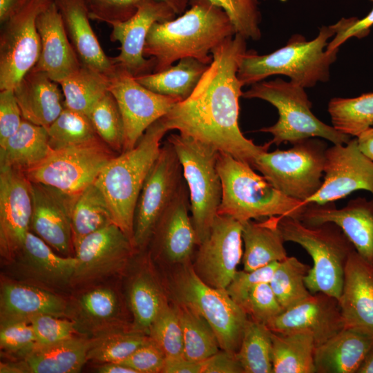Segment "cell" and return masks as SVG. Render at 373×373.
Here are the masks:
<instances>
[{"label": "cell", "instance_id": "cell-37", "mask_svg": "<svg viewBox=\"0 0 373 373\" xmlns=\"http://www.w3.org/2000/svg\"><path fill=\"white\" fill-rule=\"evenodd\" d=\"M273 373H316L313 337L304 333L271 332Z\"/></svg>", "mask_w": 373, "mask_h": 373}, {"label": "cell", "instance_id": "cell-6", "mask_svg": "<svg viewBox=\"0 0 373 373\" xmlns=\"http://www.w3.org/2000/svg\"><path fill=\"white\" fill-rule=\"evenodd\" d=\"M278 227L285 242L300 245L311 256L313 266L305 277L311 294L323 292L339 298L345 268L354 245L333 222L308 226L299 219L278 216Z\"/></svg>", "mask_w": 373, "mask_h": 373}, {"label": "cell", "instance_id": "cell-11", "mask_svg": "<svg viewBox=\"0 0 373 373\" xmlns=\"http://www.w3.org/2000/svg\"><path fill=\"white\" fill-rule=\"evenodd\" d=\"M117 155L98 137L81 144L51 150L44 160L24 174L32 182L77 195L95 182Z\"/></svg>", "mask_w": 373, "mask_h": 373}, {"label": "cell", "instance_id": "cell-40", "mask_svg": "<svg viewBox=\"0 0 373 373\" xmlns=\"http://www.w3.org/2000/svg\"><path fill=\"white\" fill-rule=\"evenodd\" d=\"M182 328L183 357L190 361L200 362L221 349L217 336L209 323L189 307L173 302Z\"/></svg>", "mask_w": 373, "mask_h": 373}, {"label": "cell", "instance_id": "cell-26", "mask_svg": "<svg viewBox=\"0 0 373 373\" xmlns=\"http://www.w3.org/2000/svg\"><path fill=\"white\" fill-rule=\"evenodd\" d=\"M90 338L76 335L50 345L35 343L20 360L1 363V373H77L87 361Z\"/></svg>", "mask_w": 373, "mask_h": 373}, {"label": "cell", "instance_id": "cell-2", "mask_svg": "<svg viewBox=\"0 0 373 373\" xmlns=\"http://www.w3.org/2000/svg\"><path fill=\"white\" fill-rule=\"evenodd\" d=\"M189 5L180 17L155 22L150 28L143 53L155 60L153 73L185 57L211 64V50L236 34L227 12L209 0H189Z\"/></svg>", "mask_w": 373, "mask_h": 373}, {"label": "cell", "instance_id": "cell-44", "mask_svg": "<svg viewBox=\"0 0 373 373\" xmlns=\"http://www.w3.org/2000/svg\"><path fill=\"white\" fill-rule=\"evenodd\" d=\"M310 268L294 256H287L279 262L269 285L284 310L312 294L305 285Z\"/></svg>", "mask_w": 373, "mask_h": 373}, {"label": "cell", "instance_id": "cell-31", "mask_svg": "<svg viewBox=\"0 0 373 373\" xmlns=\"http://www.w3.org/2000/svg\"><path fill=\"white\" fill-rule=\"evenodd\" d=\"M14 93L23 119L46 128L65 108L60 85L46 73L34 69L21 79Z\"/></svg>", "mask_w": 373, "mask_h": 373}, {"label": "cell", "instance_id": "cell-30", "mask_svg": "<svg viewBox=\"0 0 373 373\" xmlns=\"http://www.w3.org/2000/svg\"><path fill=\"white\" fill-rule=\"evenodd\" d=\"M61 16L69 41L81 64L109 75L115 69L112 57L106 55L90 23L83 0H54Z\"/></svg>", "mask_w": 373, "mask_h": 373}, {"label": "cell", "instance_id": "cell-22", "mask_svg": "<svg viewBox=\"0 0 373 373\" xmlns=\"http://www.w3.org/2000/svg\"><path fill=\"white\" fill-rule=\"evenodd\" d=\"M189 212V194L184 182L151 238V254L156 258L176 265L191 262L198 240Z\"/></svg>", "mask_w": 373, "mask_h": 373}, {"label": "cell", "instance_id": "cell-55", "mask_svg": "<svg viewBox=\"0 0 373 373\" xmlns=\"http://www.w3.org/2000/svg\"><path fill=\"white\" fill-rule=\"evenodd\" d=\"M373 26V8L363 18L356 17L341 18L336 23L331 25L335 35L333 39L328 43L326 50L331 52L339 47L351 37L358 39L367 36L370 28Z\"/></svg>", "mask_w": 373, "mask_h": 373}, {"label": "cell", "instance_id": "cell-3", "mask_svg": "<svg viewBox=\"0 0 373 373\" xmlns=\"http://www.w3.org/2000/svg\"><path fill=\"white\" fill-rule=\"evenodd\" d=\"M334 35L331 26H323L317 37L311 41L295 35L285 46L270 54L260 55L254 50H247L240 62L238 79L244 86L274 75H283L304 88L327 82L330 66L338 52V49L326 50L329 39Z\"/></svg>", "mask_w": 373, "mask_h": 373}, {"label": "cell", "instance_id": "cell-45", "mask_svg": "<svg viewBox=\"0 0 373 373\" xmlns=\"http://www.w3.org/2000/svg\"><path fill=\"white\" fill-rule=\"evenodd\" d=\"M47 131L52 150L81 144L99 137L88 116L67 108Z\"/></svg>", "mask_w": 373, "mask_h": 373}, {"label": "cell", "instance_id": "cell-8", "mask_svg": "<svg viewBox=\"0 0 373 373\" xmlns=\"http://www.w3.org/2000/svg\"><path fill=\"white\" fill-rule=\"evenodd\" d=\"M167 284L173 302L189 307L209 323L221 350L238 352L249 318L226 289L204 283L193 271L191 262L177 265Z\"/></svg>", "mask_w": 373, "mask_h": 373}, {"label": "cell", "instance_id": "cell-17", "mask_svg": "<svg viewBox=\"0 0 373 373\" xmlns=\"http://www.w3.org/2000/svg\"><path fill=\"white\" fill-rule=\"evenodd\" d=\"M358 190L373 194V160L360 150L356 137L327 149L322 186L305 203L334 202Z\"/></svg>", "mask_w": 373, "mask_h": 373}, {"label": "cell", "instance_id": "cell-9", "mask_svg": "<svg viewBox=\"0 0 373 373\" xmlns=\"http://www.w3.org/2000/svg\"><path fill=\"white\" fill-rule=\"evenodd\" d=\"M166 140L173 146L182 166L198 245L209 233L222 200V186L217 169L216 148L180 133Z\"/></svg>", "mask_w": 373, "mask_h": 373}, {"label": "cell", "instance_id": "cell-41", "mask_svg": "<svg viewBox=\"0 0 373 373\" xmlns=\"http://www.w3.org/2000/svg\"><path fill=\"white\" fill-rule=\"evenodd\" d=\"M271 350V331L249 318L236 353L243 373H273Z\"/></svg>", "mask_w": 373, "mask_h": 373}, {"label": "cell", "instance_id": "cell-32", "mask_svg": "<svg viewBox=\"0 0 373 373\" xmlns=\"http://www.w3.org/2000/svg\"><path fill=\"white\" fill-rule=\"evenodd\" d=\"M372 348L373 334L361 329L345 327L316 347V373H356Z\"/></svg>", "mask_w": 373, "mask_h": 373}, {"label": "cell", "instance_id": "cell-33", "mask_svg": "<svg viewBox=\"0 0 373 373\" xmlns=\"http://www.w3.org/2000/svg\"><path fill=\"white\" fill-rule=\"evenodd\" d=\"M278 216L242 223L243 269L252 271L286 258L285 242L278 227Z\"/></svg>", "mask_w": 373, "mask_h": 373}, {"label": "cell", "instance_id": "cell-27", "mask_svg": "<svg viewBox=\"0 0 373 373\" xmlns=\"http://www.w3.org/2000/svg\"><path fill=\"white\" fill-rule=\"evenodd\" d=\"M36 26L41 40V52L32 69L46 73L59 84L76 72L81 64L66 35L54 0L39 13Z\"/></svg>", "mask_w": 373, "mask_h": 373}, {"label": "cell", "instance_id": "cell-18", "mask_svg": "<svg viewBox=\"0 0 373 373\" xmlns=\"http://www.w3.org/2000/svg\"><path fill=\"white\" fill-rule=\"evenodd\" d=\"M32 213L30 181L21 171L0 168V254L6 264L22 247Z\"/></svg>", "mask_w": 373, "mask_h": 373}, {"label": "cell", "instance_id": "cell-59", "mask_svg": "<svg viewBox=\"0 0 373 373\" xmlns=\"http://www.w3.org/2000/svg\"><path fill=\"white\" fill-rule=\"evenodd\" d=\"M31 0H0V23L2 24L21 10Z\"/></svg>", "mask_w": 373, "mask_h": 373}, {"label": "cell", "instance_id": "cell-39", "mask_svg": "<svg viewBox=\"0 0 373 373\" xmlns=\"http://www.w3.org/2000/svg\"><path fill=\"white\" fill-rule=\"evenodd\" d=\"M111 223L106 199L95 183L77 194L71 213L74 247L86 236Z\"/></svg>", "mask_w": 373, "mask_h": 373}, {"label": "cell", "instance_id": "cell-60", "mask_svg": "<svg viewBox=\"0 0 373 373\" xmlns=\"http://www.w3.org/2000/svg\"><path fill=\"white\" fill-rule=\"evenodd\" d=\"M360 150L373 160V126H371L356 137Z\"/></svg>", "mask_w": 373, "mask_h": 373}, {"label": "cell", "instance_id": "cell-46", "mask_svg": "<svg viewBox=\"0 0 373 373\" xmlns=\"http://www.w3.org/2000/svg\"><path fill=\"white\" fill-rule=\"evenodd\" d=\"M89 118L99 138L116 153H122L124 146L123 120L116 99L110 91L94 106Z\"/></svg>", "mask_w": 373, "mask_h": 373}, {"label": "cell", "instance_id": "cell-20", "mask_svg": "<svg viewBox=\"0 0 373 373\" xmlns=\"http://www.w3.org/2000/svg\"><path fill=\"white\" fill-rule=\"evenodd\" d=\"M32 213L30 231L64 256H75L71 213L77 195L42 183L32 182Z\"/></svg>", "mask_w": 373, "mask_h": 373}, {"label": "cell", "instance_id": "cell-63", "mask_svg": "<svg viewBox=\"0 0 373 373\" xmlns=\"http://www.w3.org/2000/svg\"><path fill=\"white\" fill-rule=\"evenodd\" d=\"M370 1H373V0H370Z\"/></svg>", "mask_w": 373, "mask_h": 373}, {"label": "cell", "instance_id": "cell-14", "mask_svg": "<svg viewBox=\"0 0 373 373\" xmlns=\"http://www.w3.org/2000/svg\"><path fill=\"white\" fill-rule=\"evenodd\" d=\"M137 251L115 223L86 236L75 247L77 262L70 287L97 284L119 273Z\"/></svg>", "mask_w": 373, "mask_h": 373}, {"label": "cell", "instance_id": "cell-24", "mask_svg": "<svg viewBox=\"0 0 373 373\" xmlns=\"http://www.w3.org/2000/svg\"><path fill=\"white\" fill-rule=\"evenodd\" d=\"M299 220L308 226L336 224L356 252L373 265V198L357 197L341 209H337L334 202H309Z\"/></svg>", "mask_w": 373, "mask_h": 373}, {"label": "cell", "instance_id": "cell-56", "mask_svg": "<svg viewBox=\"0 0 373 373\" xmlns=\"http://www.w3.org/2000/svg\"><path fill=\"white\" fill-rule=\"evenodd\" d=\"M23 117L14 89L0 90V143L20 127Z\"/></svg>", "mask_w": 373, "mask_h": 373}, {"label": "cell", "instance_id": "cell-21", "mask_svg": "<svg viewBox=\"0 0 373 373\" xmlns=\"http://www.w3.org/2000/svg\"><path fill=\"white\" fill-rule=\"evenodd\" d=\"M266 326L278 334H309L314 340L316 347L345 327L338 300L323 292L312 294L284 310Z\"/></svg>", "mask_w": 373, "mask_h": 373}, {"label": "cell", "instance_id": "cell-54", "mask_svg": "<svg viewBox=\"0 0 373 373\" xmlns=\"http://www.w3.org/2000/svg\"><path fill=\"white\" fill-rule=\"evenodd\" d=\"M165 361L162 350L150 338L148 342L119 363L133 368L137 373H160L162 372Z\"/></svg>", "mask_w": 373, "mask_h": 373}, {"label": "cell", "instance_id": "cell-48", "mask_svg": "<svg viewBox=\"0 0 373 373\" xmlns=\"http://www.w3.org/2000/svg\"><path fill=\"white\" fill-rule=\"evenodd\" d=\"M146 0H83L90 19L111 25L131 18ZM168 3L176 14L185 12L189 0H160Z\"/></svg>", "mask_w": 373, "mask_h": 373}, {"label": "cell", "instance_id": "cell-50", "mask_svg": "<svg viewBox=\"0 0 373 373\" xmlns=\"http://www.w3.org/2000/svg\"><path fill=\"white\" fill-rule=\"evenodd\" d=\"M236 304L249 319L265 325L284 311L269 283L256 285L236 302Z\"/></svg>", "mask_w": 373, "mask_h": 373}, {"label": "cell", "instance_id": "cell-38", "mask_svg": "<svg viewBox=\"0 0 373 373\" xmlns=\"http://www.w3.org/2000/svg\"><path fill=\"white\" fill-rule=\"evenodd\" d=\"M59 84L64 94L65 108L88 117L97 102L109 91L108 75L82 65Z\"/></svg>", "mask_w": 373, "mask_h": 373}, {"label": "cell", "instance_id": "cell-53", "mask_svg": "<svg viewBox=\"0 0 373 373\" xmlns=\"http://www.w3.org/2000/svg\"><path fill=\"white\" fill-rule=\"evenodd\" d=\"M278 263L279 262H274L252 271H237L226 288L227 293L236 303L256 285L269 283Z\"/></svg>", "mask_w": 373, "mask_h": 373}, {"label": "cell", "instance_id": "cell-35", "mask_svg": "<svg viewBox=\"0 0 373 373\" xmlns=\"http://www.w3.org/2000/svg\"><path fill=\"white\" fill-rule=\"evenodd\" d=\"M209 65L193 57H185L162 71L135 78L154 93L182 101L191 95Z\"/></svg>", "mask_w": 373, "mask_h": 373}, {"label": "cell", "instance_id": "cell-29", "mask_svg": "<svg viewBox=\"0 0 373 373\" xmlns=\"http://www.w3.org/2000/svg\"><path fill=\"white\" fill-rule=\"evenodd\" d=\"M67 300L51 290L31 283L7 280L0 291L1 325L27 321L36 316L66 317Z\"/></svg>", "mask_w": 373, "mask_h": 373}, {"label": "cell", "instance_id": "cell-10", "mask_svg": "<svg viewBox=\"0 0 373 373\" xmlns=\"http://www.w3.org/2000/svg\"><path fill=\"white\" fill-rule=\"evenodd\" d=\"M327 149L324 141L307 138L288 150L259 154L251 166L281 193L305 203L322 186Z\"/></svg>", "mask_w": 373, "mask_h": 373}, {"label": "cell", "instance_id": "cell-47", "mask_svg": "<svg viewBox=\"0 0 373 373\" xmlns=\"http://www.w3.org/2000/svg\"><path fill=\"white\" fill-rule=\"evenodd\" d=\"M149 336L165 354L166 359L183 357V334L175 305L167 303L153 323Z\"/></svg>", "mask_w": 373, "mask_h": 373}, {"label": "cell", "instance_id": "cell-36", "mask_svg": "<svg viewBox=\"0 0 373 373\" xmlns=\"http://www.w3.org/2000/svg\"><path fill=\"white\" fill-rule=\"evenodd\" d=\"M128 299L133 314V331L149 336L150 328L168 303L164 291L153 274L141 270L131 280Z\"/></svg>", "mask_w": 373, "mask_h": 373}, {"label": "cell", "instance_id": "cell-4", "mask_svg": "<svg viewBox=\"0 0 373 373\" xmlns=\"http://www.w3.org/2000/svg\"><path fill=\"white\" fill-rule=\"evenodd\" d=\"M167 132L160 118L146 130L133 149L114 157L94 182L106 199L113 223L132 240L137 200Z\"/></svg>", "mask_w": 373, "mask_h": 373}, {"label": "cell", "instance_id": "cell-49", "mask_svg": "<svg viewBox=\"0 0 373 373\" xmlns=\"http://www.w3.org/2000/svg\"><path fill=\"white\" fill-rule=\"evenodd\" d=\"M222 8L231 20L236 33L246 39L261 37L260 0H209Z\"/></svg>", "mask_w": 373, "mask_h": 373}, {"label": "cell", "instance_id": "cell-57", "mask_svg": "<svg viewBox=\"0 0 373 373\" xmlns=\"http://www.w3.org/2000/svg\"><path fill=\"white\" fill-rule=\"evenodd\" d=\"M199 363L200 373H243L236 354L222 350Z\"/></svg>", "mask_w": 373, "mask_h": 373}, {"label": "cell", "instance_id": "cell-13", "mask_svg": "<svg viewBox=\"0 0 373 373\" xmlns=\"http://www.w3.org/2000/svg\"><path fill=\"white\" fill-rule=\"evenodd\" d=\"M52 0H31L1 24L0 90L14 89L39 60L41 40L36 19Z\"/></svg>", "mask_w": 373, "mask_h": 373}, {"label": "cell", "instance_id": "cell-62", "mask_svg": "<svg viewBox=\"0 0 373 373\" xmlns=\"http://www.w3.org/2000/svg\"><path fill=\"white\" fill-rule=\"evenodd\" d=\"M356 373H373V348L365 356Z\"/></svg>", "mask_w": 373, "mask_h": 373}, {"label": "cell", "instance_id": "cell-51", "mask_svg": "<svg viewBox=\"0 0 373 373\" xmlns=\"http://www.w3.org/2000/svg\"><path fill=\"white\" fill-rule=\"evenodd\" d=\"M30 323L38 345L55 343L79 334L74 323L66 317L41 314L32 318Z\"/></svg>", "mask_w": 373, "mask_h": 373}, {"label": "cell", "instance_id": "cell-42", "mask_svg": "<svg viewBox=\"0 0 373 373\" xmlns=\"http://www.w3.org/2000/svg\"><path fill=\"white\" fill-rule=\"evenodd\" d=\"M150 337L133 331L131 328H118L90 338L87 361L95 363H121Z\"/></svg>", "mask_w": 373, "mask_h": 373}, {"label": "cell", "instance_id": "cell-28", "mask_svg": "<svg viewBox=\"0 0 373 373\" xmlns=\"http://www.w3.org/2000/svg\"><path fill=\"white\" fill-rule=\"evenodd\" d=\"M338 300L345 327L373 334V265L356 250L347 262Z\"/></svg>", "mask_w": 373, "mask_h": 373}, {"label": "cell", "instance_id": "cell-16", "mask_svg": "<svg viewBox=\"0 0 373 373\" xmlns=\"http://www.w3.org/2000/svg\"><path fill=\"white\" fill-rule=\"evenodd\" d=\"M242 229L238 220L218 214L209 233L198 246L191 265L210 287L226 289L238 271L243 255Z\"/></svg>", "mask_w": 373, "mask_h": 373}, {"label": "cell", "instance_id": "cell-12", "mask_svg": "<svg viewBox=\"0 0 373 373\" xmlns=\"http://www.w3.org/2000/svg\"><path fill=\"white\" fill-rule=\"evenodd\" d=\"M185 180L172 144L166 140L139 194L133 218V242L137 251L149 245L155 228Z\"/></svg>", "mask_w": 373, "mask_h": 373}, {"label": "cell", "instance_id": "cell-43", "mask_svg": "<svg viewBox=\"0 0 373 373\" xmlns=\"http://www.w3.org/2000/svg\"><path fill=\"white\" fill-rule=\"evenodd\" d=\"M327 110L336 130L357 137L373 126V93L353 98L334 97Z\"/></svg>", "mask_w": 373, "mask_h": 373}, {"label": "cell", "instance_id": "cell-23", "mask_svg": "<svg viewBox=\"0 0 373 373\" xmlns=\"http://www.w3.org/2000/svg\"><path fill=\"white\" fill-rule=\"evenodd\" d=\"M77 262L75 256L56 254L30 231L22 247L8 265H11L16 280L55 289L70 286Z\"/></svg>", "mask_w": 373, "mask_h": 373}, {"label": "cell", "instance_id": "cell-7", "mask_svg": "<svg viewBox=\"0 0 373 373\" xmlns=\"http://www.w3.org/2000/svg\"><path fill=\"white\" fill-rule=\"evenodd\" d=\"M242 96L265 100L277 108L279 115L277 122L260 129L272 135L271 144H293L310 137L323 138L333 144H345L351 140V136L317 118L311 111L312 102L305 88L290 81L277 78L257 82L243 92Z\"/></svg>", "mask_w": 373, "mask_h": 373}, {"label": "cell", "instance_id": "cell-58", "mask_svg": "<svg viewBox=\"0 0 373 373\" xmlns=\"http://www.w3.org/2000/svg\"><path fill=\"white\" fill-rule=\"evenodd\" d=\"M199 362H193L180 358L166 359L162 373H200Z\"/></svg>", "mask_w": 373, "mask_h": 373}, {"label": "cell", "instance_id": "cell-61", "mask_svg": "<svg viewBox=\"0 0 373 373\" xmlns=\"http://www.w3.org/2000/svg\"><path fill=\"white\" fill-rule=\"evenodd\" d=\"M99 373H137L133 368L119 363H100L97 368Z\"/></svg>", "mask_w": 373, "mask_h": 373}, {"label": "cell", "instance_id": "cell-5", "mask_svg": "<svg viewBox=\"0 0 373 373\" xmlns=\"http://www.w3.org/2000/svg\"><path fill=\"white\" fill-rule=\"evenodd\" d=\"M217 169L222 195L218 214L243 223L271 216L300 219L307 203L291 198L259 175L247 163L218 151Z\"/></svg>", "mask_w": 373, "mask_h": 373}, {"label": "cell", "instance_id": "cell-52", "mask_svg": "<svg viewBox=\"0 0 373 373\" xmlns=\"http://www.w3.org/2000/svg\"><path fill=\"white\" fill-rule=\"evenodd\" d=\"M35 343V335L30 322L17 321L1 325V350L21 354Z\"/></svg>", "mask_w": 373, "mask_h": 373}, {"label": "cell", "instance_id": "cell-19", "mask_svg": "<svg viewBox=\"0 0 373 373\" xmlns=\"http://www.w3.org/2000/svg\"><path fill=\"white\" fill-rule=\"evenodd\" d=\"M176 15L164 1L146 0L131 18L111 23L110 39L121 44L119 54L112 57L114 64L135 77L153 73L155 60L146 59L143 53L146 36L154 23L173 19Z\"/></svg>", "mask_w": 373, "mask_h": 373}, {"label": "cell", "instance_id": "cell-25", "mask_svg": "<svg viewBox=\"0 0 373 373\" xmlns=\"http://www.w3.org/2000/svg\"><path fill=\"white\" fill-rule=\"evenodd\" d=\"M67 300L66 318L71 320L79 335L91 338L122 328V305L116 291L104 285H91Z\"/></svg>", "mask_w": 373, "mask_h": 373}, {"label": "cell", "instance_id": "cell-1", "mask_svg": "<svg viewBox=\"0 0 373 373\" xmlns=\"http://www.w3.org/2000/svg\"><path fill=\"white\" fill-rule=\"evenodd\" d=\"M246 40L236 33L213 48V61L193 93L175 103L161 120L168 132L177 130L251 166L271 144H255L243 135L238 125L243 86L237 73L247 50Z\"/></svg>", "mask_w": 373, "mask_h": 373}, {"label": "cell", "instance_id": "cell-34", "mask_svg": "<svg viewBox=\"0 0 373 373\" xmlns=\"http://www.w3.org/2000/svg\"><path fill=\"white\" fill-rule=\"evenodd\" d=\"M51 150L47 128L23 119L19 129L0 143V168L24 173L44 160Z\"/></svg>", "mask_w": 373, "mask_h": 373}, {"label": "cell", "instance_id": "cell-15", "mask_svg": "<svg viewBox=\"0 0 373 373\" xmlns=\"http://www.w3.org/2000/svg\"><path fill=\"white\" fill-rule=\"evenodd\" d=\"M108 90L116 99L123 120L124 151L133 149L152 124L180 102L149 90L117 64L108 75Z\"/></svg>", "mask_w": 373, "mask_h": 373}]
</instances>
